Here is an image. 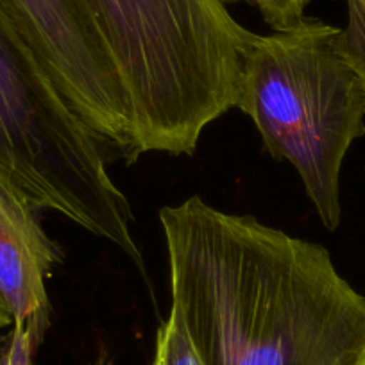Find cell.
<instances>
[{"instance_id": "1", "label": "cell", "mask_w": 365, "mask_h": 365, "mask_svg": "<svg viewBox=\"0 0 365 365\" xmlns=\"http://www.w3.org/2000/svg\"><path fill=\"white\" fill-rule=\"evenodd\" d=\"M160 224L172 307L205 365H365V296L324 245L199 195Z\"/></svg>"}, {"instance_id": "2", "label": "cell", "mask_w": 365, "mask_h": 365, "mask_svg": "<svg viewBox=\"0 0 365 365\" xmlns=\"http://www.w3.org/2000/svg\"><path fill=\"white\" fill-rule=\"evenodd\" d=\"M129 101L135 154L192 156L237 103L256 33L222 0H84Z\"/></svg>"}, {"instance_id": "3", "label": "cell", "mask_w": 365, "mask_h": 365, "mask_svg": "<svg viewBox=\"0 0 365 365\" xmlns=\"http://www.w3.org/2000/svg\"><path fill=\"white\" fill-rule=\"evenodd\" d=\"M235 108L274 160L292 165L322 226L335 231L344 160L365 136V86L344 54L342 27L307 16L283 33L255 34Z\"/></svg>"}, {"instance_id": "4", "label": "cell", "mask_w": 365, "mask_h": 365, "mask_svg": "<svg viewBox=\"0 0 365 365\" xmlns=\"http://www.w3.org/2000/svg\"><path fill=\"white\" fill-rule=\"evenodd\" d=\"M110 153L0 9V182L31 208L54 212L120 249L143 270L133 212Z\"/></svg>"}, {"instance_id": "5", "label": "cell", "mask_w": 365, "mask_h": 365, "mask_svg": "<svg viewBox=\"0 0 365 365\" xmlns=\"http://www.w3.org/2000/svg\"><path fill=\"white\" fill-rule=\"evenodd\" d=\"M73 110L110 154L136 160L129 101L113 56L84 0H0Z\"/></svg>"}, {"instance_id": "6", "label": "cell", "mask_w": 365, "mask_h": 365, "mask_svg": "<svg viewBox=\"0 0 365 365\" xmlns=\"http://www.w3.org/2000/svg\"><path fill=\"white\" fill-rule=\"evenodd\" d=\"M38 215L0 182V294L13 322H24L43 340L52 317L47 282L66 252L45 233Z\"/></svg>"}, {"instance_id": "7", "label": "cell", "mask_w": 365, "mask_h": 365, "mask_svg": "<svg viewBox=\"0 0 365 365\" xmlns=\"http://www.w3.org/2000/svg\"><path fill=\"white\" fill-rule=\"evenodd\" d=\"M149 365H205L187 326L174 307L160 324Z\"/></svg>"}, {"instance_id": "8", "label": "cell", "mask_w": 365, "mask_h": 365, "mask_svg": "<svg viewBox=\"0 0 365 365\" xmlns=\"http://www.w3.org/2000/svg\"><path fill=\"white\" fill-rule=\"evenodd\" d=\"M224 4H249L258 9L263 22L272 33H283L299 26L307 19V8L312 0H222Z\"/></svg>"}, {"instance_id": "9", "label": "cell", "mask_w": 365, "mask_h": 365, "mask_svg": "<svg viewBox=\"0 0 365 365\" xmlns=\"http://www.w3.org/2000/svg\"><path fill=\"white\" fill-rule=\"evenodd\" d=\"M43 340L24 322H13L0 339V365H34V353Z\"/></svg>"}, {"instance_id": "10", "label": "cell", "mask_w": 365, "mask_h": 365, "mask_svg": "<svg viewBox=\"0 0 365 365\" xmlns=\"http://www.w3.org/2000/svg\"><path fill=\"white\" fill-rule=\"evenodd\" d=\"M342 47L365 86V16L353 2H347V26L342 27Z\"/></svg>"}, {"instance_id": "11", "label": "cell", "mask_w": 365, "mask_h": 365, "mask_svg": "<svg viewBox=\"0 0 365 365\" xmlns=\"http://www.w3.org/2000/svg\"><path fill=\"white\" fill-rule=\"evenodd\" d=\"M13 326V317H11V312H9L8 304H6L4 297L0 294V331L6 328H11Z\"/></svg>"}, {"instance_id": "12", "label": "cell", "mask_w": 365, "mask_h": 365, "mask_svg": "<svg viewBox=\"0 0 365 365\" xmlns=\"http://www.w3.org/2000/svg\"><path fill=\"white\" fill-rule=\"evenodd\" d=\"M346 2H353V4L360 9L361 15L365 16V0H346Z\"/></svg>"}, {"instance_id": "13", "label": "cell", "mask_w": 365, "mask_h": 365, "mask_svg": "<svg viewBox=\"0 0 365 365\" xmlns=\"http://www.w3.org/2000/svg\"><path fill=\"white\" fill-rule=\"evenodd\" d=\"M91 365H113V361H111L110 358L103 356V358H99V360H97V361H93V364H91Z\"/></svg>"}]
</instances>
